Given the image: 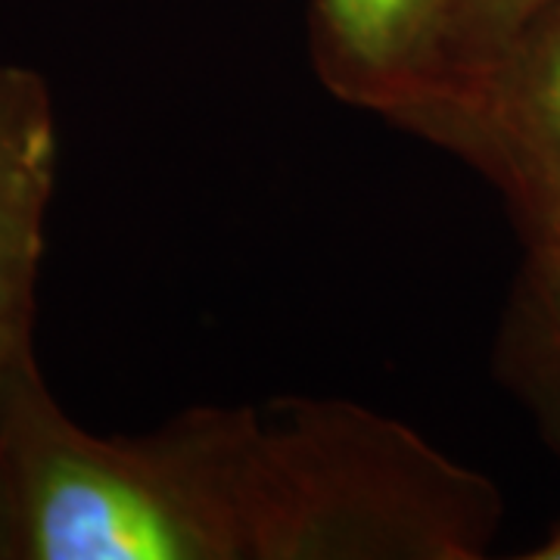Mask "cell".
Masks as SVG:
<instances>
[{
    "label": "cell",
    "mask_w": 560,
    "mask_h": 560,
    "mask_svg": "<svg viewBox=\"0 0 560 560\" xmlns=\"http://www.w3.org/2000/svg\"><path fill=\"white\" fill-rule=\"evenodd\" d=\"M7 514L22 560H477L501 499L346 399L194 405L140 436L44 401L7 448Z\"/></svg>",
    "instance_id": "1"
},
{
    "label": "cell",
    "mask_w": 560,
    "mask_h": 560,
    "mask_svg": "<svg viewBox=\"0 0 560 560\" xmlns=\"http://www.w3.org/2000/svg\"><path fill=\"white\" fill-rule=\"evenodd\" d=\"M440 147L499 190L526 246L560 237V0L495 54L386 121Z\"/></svg>",
    "instance_id": "2"
},
{
    "label": "cell",
    "mask_w": 560,
    "mask_h": 560,
    "mask_svg": "<svg viewBox=\"0 0 560 560\" xmlns=\"http://www.w3.org/2000/svg\"><path fill=\"white\" fill-rule=\"evenodd\" d=\"M60 172V128L44 75L0 60V401L35 361V308Z\"/></svg>",
    "instance_id": "3"
},
{
    "label": "cell",
    "mask_w": 560,
    "mask_h": 560,
    "mask_svg": "<svg viewBox=\"0 0 560 560\" xmlns=\"http://www.w3.org/2000/svg\"><path fill=\"white\" fill-rule=\"evenodd\" d=\"M455 0H312V60L346 106L389 121L440 72Z\"/></svg>",
    "instance_id": "4"
},
{
    "label": "cell",
    "mask_w": 560,
    "mask_h": 560,
    "mask_svg": "<svg viewBox=\"0 0 560 560\" xmlns=\"http://www.w3.org/2000/svg\"><path fill=\"white\" fill-rule=\"evenodd\" d=\"M501 371L560 442V237L526 253L501 334Z\"/></svg>",
    "instance_id": "5"
},
{
    "label": "cell",
    "mask_w": 560,
    "mask_h": 560,
    "mask_svg": "<svg viewBox=\"0 0 560 560\" xmlns=\"http://www.w3.org/2000/svg\"><path fill=\"white\" fill-rule=\"evenodd\" d=\"M541 3H548V0H455L440 72L433 75V81L423 91L436 88L445 79H455L460 72H467L470 66L486 60L489 54H495L501 44L539 10Z\"/></svg>",
    "instance_id": "6"
},
{
    "label": "cell",
    "mask_w": 560,
    "mask_h": 560,
    "mask_svg": "<svg viewBox=\"0 0 560 560\" xmlns=\"http://www.w3.org/2000/svg\"><path fill=\"white\" fill-rule=\"evenodd\" d=\"M529 560H560V523L558 529L541 541L536 551H529Z\"/></svg>",
    "instance_id": "7"
}]
</instances>
